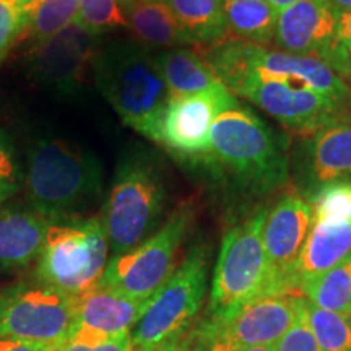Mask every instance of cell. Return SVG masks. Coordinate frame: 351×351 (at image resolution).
Segmentation results:
<instances>
[{
  "instance_id": "obj_1",
  "label": "cell",
  "mask_w": 351,
  "mask_h": 351,
  "mask_svg": "<svg viewBox=\"0 0 351 351\" xmlns=\"http://www.w3.org/2000/svg\"><path fill=\"white\" fill-rule=\"evenodd\" d=\"M289 142L252 109L236 106L215 119L202 161L234 194L265 199L289 179Z\"/></svg>"
},
{
  "instance_id": "obj_2",
  "label": "cell",
  "mask_w": 351,
  "mask_h": 351,
  "mask_svg": "<svg viewBox=\"0 0 351 351\" xmlns=\"http://www.w3.org/2000/svg\"><path fill=\"white\" fill-rule=\"evenodd\" d=\"M91 73L101 96L121 121L160 143L171 95L150 47L127 39L101 46L95 54Z\"/></svg>"
},
{
  "instance_id": "obj_3",
  "label": "cell",
  "mask_w": 351,
  "mask_h": 351,
  "mask_svg": "<svg viewBox=\"0 0 351 351\" xmlns=\"http://www.w3.org/2000/svg\"><path fill=\"white\" fill-rule=\"evenodd\" d=\"M25 187L32 208L49 221L75 218L101 195L103 166L78 145L41 138L28 152Z\"/></svg>"
},
{
  "instance_id": "obj_4",
  "label": "cell",
  "mask_w": 351,
  "mask_h": 351,
  "mask_svg": "<svg viewBox=\"0 0 351 351\" xmlns=\"http://www.w3.org/2000/svg\"><path fill=\"white\" fill-rule=\"evenodd\" d=\"M168 184L161 161L143 148L125 152L117 161L101 212L112 257L142 244L160 228Z\"/></svg>"
},
{
  "instance_id": "obj_5",
  "label": "cell",
  "mask_w": 351,
  "mask_h": 351,
  "mask_svg": "<svg viewBox=\"0 0 351 351\" xmlns=\"http://www.w3.org/2000/svg\"><path fill=\"white\" fill-rule=\"evenodd\" d=\"M204 57L231 93L247 83H283L351 104L348 82L311 57L267 49L238 38L213 44Z\"/></svg>"
},
{
  "instance_id": "obj_6",
  "label": "cell",
  "mask_w": 351,
  "mask_h": 351,
  "mask_svg": "<svg viewBox=\"0 0 351 351\" xmlns=\"http://www.w3.org/2000/svg\"><path fill=\"white\" fill-rule=\"evenodd\" d=\"M208 247L197 244L155 293L130 337L134 351H160L178 343L194 327L207 296Z\"/></svg>"
},
{
  "instance_id": "obj_7",
  "label": "cell",
  "mask_w": 351,
  "mask_h": 351,
  "mask_svg": "<svg viewBox=\"0 0 351 351\" xmlns=\"http://www.w3.org/2000/svg\"><path fill=\"white\" fill-rule=\"evenodd\" d=\"M108 256L109 241L101 218L54 219L36 261V280L67 296H78L98 287Z\"/></svg>"
},
{
  "instance_id": "obj_8",
  "label": "cell",
  "mask_w": 351,
  "mask_h": 351,
  "mask_svg": "<svg viewBox=\"0 0 351 351\" xmlns=\"http://www.w3.org/2000/svg\"><path fill=\"white\" fill-rule=\"evenodd\" d=\"M265 217L267 208L261 207L228 230L213 270L205 317H225L258 298L278 295L263 249Z\"/></svg>"
},
{
  "instance_id": "obj_9",
  "label": "cell",
  "mask_w": 351,
  "mask_h": 351,
  "mask_svg": "<svg viewBox=\"0 0 351 351\" xmlns=\"http://www.w3.org/2000/svg\"><path fill=\"white\" fill-rule=\"evenodd\" d=\"M194 210L181 205L142 244L111 257L99 285L127 298L150 301L176 270L179 249L191 230Z\"/></svg>"
},
{
  "instance_id": "obj_10",
  "label": "cell",
  "mask_w": 351,
  "mask_h": 351,
  "mask_svg": "<svg viewBox=\"0 0 351 351\" xmlns=\"http://www.w3.org/2000/svg\"><path fill=\"white\" fill-rule=\"evenodd\" d=\"M301 295L262 296L225 317H205L189 332L195 351H244L275 346L291 327Z\"/></svg>"
},
{
  "instance_id": "obj_11",
  "label": "cell",
  "mask_w": 351,
  "mask_h": 351,
  "mask_svg": "<svg viewBox=\"0 0 351 351\" xmlns=\"http://www.w3.org/2000/svg\"><path fill=\"white\" fill-rule=\"evenodd\" d=\"M73 326V298L41 282L0 288V335L59 345Z\"/></svg>"
},
{
  "instance_id": "obj_12",
  "label": "cell",
  "mask_w": 351,
  "mask_h": 351,
  "mask_svg": "<svg viewBox=\"0 0 351 351\" xmlns=\"http://www.w3.org/2000/svg\"><path fill=\"white\" fill-rule=\"evenodd\" d=\"M274 43L280 51L311 57L341 78H351V60L337 32L332 0H298L278 13Z\"/></svg>"
},
{
  "instance_id": "obj_13",
  "label": "cell",
  "mask_w": 351,
  "mask_h": 351,
  "mask_svg": "<svg viewBox=\"0 0 351 351\" xmlns=\"http://www.w3.org/2000/svg\"><path fill=\"white\" fill-rule=\"evenodd\" d=\"M301 138L289 153V178L302 199L311 200L328 184L351 179V109Z\"/></svg>"
},
{
  "instance_id": "obj_14",
  "label": "cell",
  "mask_w": 351,
  "mask_h": 351,
  "mask_svg": "<svg viewBox=\"0 0 351 351\" xmlns=\"http://www.w3.org/2000/svg\"><path fill=\"white\" fill-rule=\"evenodd\" d=\"M99 49L98 36L77 23L26 51V70L52 93L75 98L85 88L86 75Z\"/></svg>"
},
{
  "instance_id": "obj_15",
  "label": "cell",
  "mask_w": 351,
  "mask_h": 351,
  "mask_svg": "<svg viewBox=\"0 0 351 351\" xmlns=\"http://www.w3.org/2000/svg\"><path fill=\"white\" fill-rule=\"evenodd\" d=\"M236 104L238 99L223 82L200 93L171 99L161 125L160 143L179 160L202 163L210 150L215 119Z\"/></svg>"
},
{
  "instance_id": "obj_16",
  "label": "cell",
  "mask_w": 351,
  "mask_h": 351,
  "mask_svg": "<svg viewBox=\"0 0 351 351\" xmlns=\"http://www.w3.org/2000/svg\"><path fill=\"white\" fill-rule=\"evenodd\" d=\"M232 95L256 104L301 137L314 134L351 109V104L330 96L283 83H247L236 88Z\"/></svg>"
},
{
  "instance_id": "obj_17",
  "label": "cell",
  "mask_w": 351,
  "mask_h": 351,
  "mask_svg": "<svg viewBox=\"0 0 351 351\" xmlns=\"http://www.w3.org/2000/svg\"><path fill=\"white\" fill-rule=\"evenodd\" d=\"M313 226V207L300 194H285L267 210L262 239L278 295L293 293L291 276ZM296 295V293H293Z\"/></svg>"
},
{
  "instance_id": "obj_18",
  "label": "cell",
  "mask_w": 351,
  "mask_h": 351,
  "mask_svg": "<svg viewBox=\"0 0 351 351\" xmlns=\"http://www.w3.org/2000/svg\"><path fill=\"white\" fill-rule=\"evenodd\" d=\"M148 302L132 300L98 285L73 296V326L70 333L116 337L132 332Z\"/></svg>"
},
{
  "instance_id": "obj_19",
  "label": "cell",
  "mask_w": 351,
  "mask_h": 351,
  "mask_svg": "<svg viewBox=\"0 0 351 351\" xmlns=\"http://www.w3.org/2000/svg\"><path fill=\"white\" fill-rule=\"evenodd\" d=\"M49 219L34 210L0 205V270L25 269L38 261Z\"/></svg>"
},
{
  "instance_id": "obj_20",
  "label": "cell",
  "mask_w": 351,
  "mask_h": 351,
  "mask_svg": "<svg viewBox=\"0 0 351 351\" xmlns=\"http://www.w3.org/2000/svg\"><path fill=\"white\" fill-rule=\"evenodd\" d=\"M351 256V221L313 219L309 236L291 276L293 293L301 283L333 269Z\"/></svg>"
},
{
  "instance_id": "obj_21",
  "label": "cell",
  "mask_w": 351,
  "mask_h": 351,
  "mask_svg": "<svg viewBox=\"0 0 351 351\" xmlns=\"http://www.w3.org/2000/svg\"><path fill=\"white\" fill-rule=\"evenodd\" d=\"M125 26L150 49L191 46L166 0H122Z\"/></svg>"
},
{
  "instance_id": "obj_22",
  "label": "cell",
  "mask_w": 351,
  "mask_h": 351,
  "mask_svg": "<svg viewBox=\"0 0 351 351\" xmlns=\"http://www.w3.org/2000/svg\"><path fill=\"white\" fill-rule=\"evenodd\" d=\"M171 99L200 93L221 82L204 56L189 47H173L155 56Z\"/></svg>"
},
{
  "instance_id": "obj_23",
  "label": "cell",
  "mask_w": 351,
  "mask_h": 351,
  "mask_svg": "<svg viewBox=\"0 0 351 351\" xmlns=\"http://www.w3.org/2000/svg\"><path fill=\"white\" fill-rule=\"evenodd\" d=\"M191 46H213L228 38L221 0H166Z\"/></svg>"
},
{
  "instance_id": "obj_24",
  "label": "cell",
  "mask_w": 351,
  "mask_h": 351,
  "mask_svg": "<svg viewBox=\"0 0 351 351\" xmlns=\"http://www.w3.org/2000/svg\"><path fill=\"white\" fill-rule=\"evenodd\" d=\"M228 29L243 41L270 46L275 39L278 12L269 0H221Z\"/></svg>"
},
{
  "instance_id": "obj_25",
  "label": "cell",
  "mask_w": 351,
  "mask_h": 351,
  "mask_svg": "<svg viewBox=\"0 0 351 351\" xmlns=\"http://www.w3.org/2000/svg\"><path fill=\"white\" fill-rule=\"evenodd\" d=\"M298 291L315 307L351 317V256L333 269L301 283Z\"/></svg>"
},
{
  "instance_id": "obj_26",
  "label": "cell",
  "mask_w": 351,
  "mask_h": 351,
  "mask_svg": "<svg viewBox=\"0 0 351 351\" xmlns=\"http://www.w3.org/2000/svg\"><path fill=\"white\" fill-rule=\"evenodd\" d=\"M80 0H36L20 41H46L77 21Z\"/></svg>"
},
{
  "instance_id": "obj_27",
  "label": "cell",
  "mask_w": 351,
  "mask_h": 351,
  "mask_svg": "<svg viewBox=\"0 0 351 351\" xmlns=\"http://www.w3.org/2000/svg\"><path fill=\"white\" fill-rule=\"evenodd\" d=\"M307 317L322 351H351V317L307 302Z\"/></svg>"
},
{
  "instance_id": "obj_28",
  "label": "cell",
  "mask_w": 351,
  "mask_h": 351,
  "mask_svg": "<svg viewBox=\"0 0 351 351\" xmlns=\"http://www.w3.org/2000/svg\"><path fill=\"white\" fill-rule=\"evenodd\" d=\"M75 23L95 36L124 28L122 0H80Z\"/></svg>"
},
{
  "instance_id": "obj_29",
  "label": "cell",
  "mask_w": 351,
  "mask_h": 351,
  "mask_svg": "<svg viewBox=\"0 0 351 351\" xmlns=\"http://www.w3.org/2000/svg\"><path fill=\"white\" fill-rule=\"evenodd\" d=\"M307 202L313 207V219L351 221V179L328 184Z\"/></svg>"
},
{
  "instance_id": "obj_30",
  "label": "cell",
  "mask_w": 351,
  "mask_h": 351,
  "mask_svg": "<svg viewBox=\"0 0 351 351\" xmlns=\"http://www.w3.org/2000/svg\"><path fill=\"white\" fill-rule=\"evenodd\" d=\"M36 0H0V62L23 34Z\"/></svg>"
},
{
  "instance_id": "obj_31",
  "label": "cell",
  "mask_w": 351,
  "mask_h": 351,
  "mask_svg": "<svg viewBox=\"0 0 351 351\" xmlns=\"http://www.w3.org/2000/svg\"><path fill=\"white\" fill-rule=\"evenodd\" d=\"M25 184V173L15 143L0 129V205L5 204Z\"/></svg>"
},
{
  "instance_id": "obj_32",
  "label": "cell",
  "mask_w": 351,
  "mask_h": 351,
  "mask_svg": "<svg viewBox=\"0 0 351 351\" xmlns=\"http://www.w3.org/2000/svg\"><path fill=\"white\" fill-rule=\"evenodd\" d=\"M54 351H134L130 332L116 337L91 335V333H69V337Z\"/></svg>"
},
{
  "instance_id": "obj_33",
  "label": "cell",
  "mask_w": 351,
  "mask_h": 351,
  "mask_svg": "<svg viewBox=\"0 0 351 351\" xmlns=\"http://www.w3.org/2000/svg\"><path fill=\"white\" fill-rule=\"evenodd\" d=\"M275 351H322L307 317V304L302 298L291 327L275 345Z\"/></svg>"
},
{
  "instance_id": "obj_34",
  "label": "cell",
  "mask_w": 351,
  "mask_h": 351,
  "mask_svg": "<svg viewBox=\"0 0 351 351\" xmlns=\"http://www.w3.org/2000/svg\"><path fill=\"white\" fill-rule=\"evenodd\" d=\"M337 32L341 46L351 60V8L337 7Z\"/></svg>"
},
{
  "instance_id": "obj_35",
  "label": "cell",
  "mask_w": 351,
  "mask_h": 351,
  "mask_svg": "<svg viewBox=\"0 0 351 351\" xmlns=\"http://www.w3.org/2000/svg\"><path fill=\"white\" fill-rule=\"evenodd\" d=\"M0 351H54V346L0 335Z\"/></svg>"
},
{
  "instance_id": "obj_36",
  "label": "cell",
  "mask_w": 351,
  "mask_h": 351,
  "mask_svg": "<svg viewBox=\"0 0 351 351\" xmlns=\"http://www.w3.org/2000/svg\"><path fill=\"white\" fill-rule=\"evenodd\" d=\"M160 351H195V350H194V346H192L191 337H189V333H187V335L184 337L182 340H179L178 343L166 346V348L160 350Z\"/></svg>"
},
{
  "instance_id": "obj_37",
  "label": "cell",
  "mask_w": 351,
  "mask_h": 351,
  "mask_svg": "<svg viewBox=\"0 0 351 351\" xmlns=\"http://www.w3.org/2000/svg\"><path fill=\"white\" fill-rule=\"evenodd\" d=\"M270 2V5L275 8L276 12H283L285 8H288V7H291L293 3L295 2H298V0H269Z\"/></svg>"
},
{
  "instance_id": "obj_38",
  "label": "cell",
  "mask_w": 351,
  "mask_h": 351,
  "mask_svg": "<svg viewBox=\"0 0 351 351\" xmlns=\"http://www.w3.org/2000/svg\"><path fill=\"white\" fill-rule=\"evenodd\" d=\"M337 7L341 8H351V0H332Z\"/></svg>"
},
{
  "instance_id": "obj_39",
  "label": "cell",
  "mask_w": 351,
  "mask_h": 351,
  "mask_svg": "<svg viewBox=\"0 0 351 351\" xmlns=\"http://www.w3.org/2000/svg\"><path fill=\"white\" fill-rule=\"evenodd\" d=\"M244 351H275V346H256V348L244 350Z\"/></svg>"
}]
</instances>
